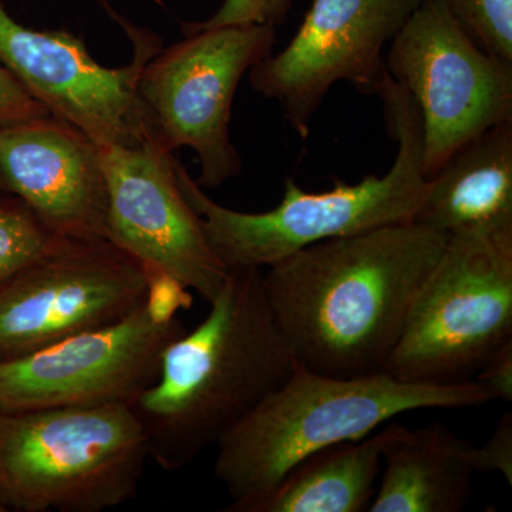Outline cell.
Wrapping results in <instances>:
<instances>
[{
	"mask_svg": "<svg viewBox=\"0 0 512 512\" xmlns=\"http://www.w3.org/2000/svg\"><path fill=\"white\" fill-rule=\"evenodd\" d=\"M447 235L416 224L328 239L262 271L296 365L335 377L386 372Z\"/></svg>",
	"mask_w": 512,
	"mask_h": 512,
	"instance_id": "cell-1",
	"label": "cell"
},
{
	"mask_svg": "<svg viewBox=\"0 0 512 512\" xmlns=\"http://www.w3.org/2000/svg\"><path fill=\"white\" fill-rule=\"evenodd\" d=\"M207 318L165 349L160 375L131 404L150 458L167 471L192 461L291 376L296 362L276 322L262 269H232Z\"/></svg>",
	"mask_w": 512,
	"mask_h": 512,
	"instance_id": "cell-2",
	"label": "cell"
},
{
	"mask_svg": "<svg viewBox=\"0 0 512 512\" xmlns=\"http://www.w3.org/2000/svg\"><path fill=\"white\" fill-rule=\"evenodd\" d=\"M490 402L476 380L421 384L386 372L335 377L296 365L278 389L218 441L214 473L232 500L225 511L247 512L306 457L365 439L399 414Z\"/></svg>",
	"mask_w": 512,
	"mask_h": 512,
	"instance_id": "cell-3",
	"label": "cell"
},
{
	"mask_svg": "<svg viewBox=\"0 0 512 512\" xmlns=\"http://www.w3.org/2000/svg\"><path fill=\"white\" fill-rule=\"evenodd\" d=\"M376 96L397 143L393 164L382 177L367 175L360 183H336L323 192L305 191L288 178L278 207L251 214L211 200L177 161L181 191L229 271L266 268L318 242L413 222L427 188L419 109L389 74Z\"/></svg>",
	"mask_w": 512,
	"mask_h": 512,
	"instance_id": "cell-4",
	"label": "cell"
},
{
	"mask_svg": "<svg viewBox=\"0 0 512 512\" xmlns=\"http://www.w3.org/2000/svg\"><path fill=\"white\" fill-rule=\"evenodd\" d=\"M150 458L128 404L0 412L5 512H103L138 494Z\"/></svg>",
	"mask_w": 512,
	"mask_h": 512,
	"instance_id": "cell-5",
	"label": "cell"
},
{
	"mask_svg": "<svg viewBox=\"0 0 512 512\" xmlns=\"http://www.w3.org/2000/svg\"><path fill=\"white\" fill-rule=\"evenodd\" d=\"M510 340L512 231L450 235L386 373L410 383L468 382Z\"/></svg>",
	"mask_w": 512,
	"mask_h": 512,
	"instance_id": "cell-6",
	"label": "cell"
},
{
	"mask_svg": "<svg viewBox=\"0 0 512 512\" xmlns=\"http://www.w3.org/2000/svg\"><path fill=\"white\" fill-rule=\"evenodd\" d=\"M146 299L123 318L32 355L0 363V412L131 406L160 375L165 349L185 332L190 289L151 269Z\"/></svg>",
	"mask_w": 512,
	"mask_h": 512,
	"instance_id": "cell-7",
	"label": "cell"
},
{
	"mask_svg": "<svg viewBox=\"0 0 512 512\" xmlns=\"http://www.w3.org/2000/svg\"><path fill=\"white\" fill-rule=\"evenodd\" d=\"M184 32L185 39L148 60L138 92L161 146L170 153L191 148L201 168L195 181L214 190L241 174L229 134L232 103L245 73L271 55L276 28L228 25Z\"/></svg>",
	"mask_w": 512,
	"mask_h": 512,
	"instance_id": "cell-8",
	"label": "cell"
},
{
	"mask_svg": "<svg viewBox=\"0 0 512 512\" xmlns=\"http://www.w3.org/2000/svg\"><path fill=\"white\" fill-rule=\"evenodd\" d=\"M384 63L419 109L427 180L468 141L512 121V64L478 45L444 0L421 2Z\"/></svg>",
	"mask_w": 512,
	"mask_h": 512,
	"instance_id": "cell-9",
	"label": "cell"
},
{
	"mask_svg": "<svg viewBox=\"0 0 512 512\" xmlns=\"http://www.w3.org/2000/svg\"><path fill=\"white\" fill-rule=\"evenodd\" d=\"M151 276L109 239L60 238L0 291V363L123 318Z\"/></svg>",
	"mask_w": 512,
	"mask_h": 512,
	"instance_id": "cell-10",
	"label": "cell"
},
{
	"mask_svg": "<svg viewBox=\"0 0 512 512\" xmlns=\"http://www.w3.org/2000/svg\"><path fill=\"white\" fill-rule=\"evenodd\" d=\"M124 28L134 43L133 60L109 69L93 59L79 37L25 28L0 5V64L52 116L97 146H138L157 140L138 82L161 43L146 30Z\"/></svg>",
	"mask_w": 512,
	"mask_h": 512,
	"instance_id": "cell-11",
	"label": "cell"
},
{
	"mask_svg": "<svg viewBox=\"0 0 512 512\" xmlns=\"http://www.w3.org/2000/svg\"><path fill=\"white\" fill-rule=\"evenodd\" d=\"M423 0H313L289 45L249 70L252 89L281 104L309 136L329 90L348 82L376 96L386 79L384 50Z\"/></svg>",
	"mask_w": 512,
	"mask_h": 512,
	"instance_id": "cell-12",
	"label": "cell"
},
{
	"mask_svg": "<svg viewBox=\"0 0 512 512\" xmlns=\"http://www.w3.org/2000/svg\"><path fill=\"white\" fill-rule=\"evenodd\" d=\"M99 148L109 195V241L211 302L229 269L181 191L173 153L158 140Z\"/></svg>",
	"mask_w": 512,
	"mask_h": 512,
	"instance_id": "cell-13",
	"label": "cell"
},
{
	"mask_svg": "<svg viewBox=\"0 0 512 512\" xmlns=\"http://www.w3.org/2000/svg\"><path fill=\"white\" fill-rule=\"evenodd\" d=\"M0 192L25 202L59 237L109 239L100 148L52 114L0 126Z\"/></svg>",
	"mask_w": 512,
	"mask_h": 512,
	"instance_id": "cell-14",
	"label": "cell"
},
{
	"mask_svg": "<svg viewBox=\"0 0 512 512\" xmlns=\"http://www.w3.org/2000/svg\"><path fill=\"white\" fill-rule=\"evenodd\" d=\"M413 222L447 237L512 231V121L458 148L427 180Z\"/></svg>",
	"mask_w": 512,
	"mask_h": 512,
	"instance_id": "cell-15",
	"label": "cell"
},
{
	"mask_svg": "<svg viewBox=\"0 0 512 512\" xmlns=\"http://www.w3.org/2000/svg\"><path fill=\"white\" fill-rule=\"evenodd\" d=\"M382 436L384 473L372 512L463 511L473 490V444L446 424L409 429L392 423Z\"/></svg>",
	"mask_w": 512,
	"mask_h": 512,
	"instance_id": "cell-16",
	"label": "cell"
},
{
	"mask_svg": "<svg viewBox=\"0 0 512 512\" xmlns=\"http://www.w3.org/2000/svg\"><path fill=\"white\" fill-rule=\"evenodd\" d=\"M382 467V436L323 448L289 471L247 512L369 510Z\"/></svg>",
	"mask_w": 512,
	"mask_h": 512,
	"instance_id": "cell-17",
	"label": "cell"
},
{
	"mask_svg": "<svg viewBox=\"0 0 512 512\" xmlns=\"http://www.w3.org/2000/svg\"><path fill=\"white\" fill-rule=\"evenodd\" d=\"M60 238L25 202L0 192V291Z\"/></svg>",
	"mask_w": 512,
	"mask_h": 512,
	"instance_id": "cell-18",
	"label": "cell"
},
{
	"mask_svg": "<svg viewBox=\"0 0 512 512\" xmlns=\"http://www.w3.org/2000/svg\"><path fill=\"white\" fill-rule=\"evenodd\" d=\"M474 40L512 64V0H444Z\"/></svg>",
	"mask_w": 512,
	"mask_h": 512,
	"instance_id": "cell-19",
	"label": "cell"
},
{
	"mask_svg": "<svg viewBox=\"0 0 512 512\" xmlns=\"http://www.w3.org/2000/svg\"><path fill=\"white\" fill-rule=\"evenodd\" d=\"M293 0H224L221 8L204 22L191 23L184 30L220 28L228 25H282Z\"/></svg>",
	"mask_w": 512,
	"mask_h": 512,
	"instance_id": "cell-20",
	"label": "cell"
},
{
	"mask_svg": "<svg viewBox=\"0 0 512 512\" xmlns=\"http://www.w3.org/2000/svg\"><path fill=\"white\" fill-rule=\"evenodd\" d=\"M471 463L476 473H500L512 484V414L504 413L483 447H473Z\"/></svg>",
	"mask_w": 512,
	"mask_h": 512,
	"instance_id": "cell-21",
	"label": "cell"
},
{
	"mask_svg": "<svg viewBox=\"0 0 512 512\" xmlns=\"http://www.w3.org/2000/svg\"><path fill=\"white\" fill-rule=\"evenodd\" d=\"M49 114V110L33 99L19 80L0 64V126Z\"/></svg>",
	"mask_w": 512,
	"mask_h": 512,
	"instance_id": "cell-22",
	"label": "cell"
},
{
	"mask_svg": "<svg viewBox=\"0 0 512 512\" xmlns=\"http://www.w3.org/2000/svg\"><path fill=\"white\" fill-rule=\"evenodd\" d=\"M474 380L487 390L491 399L512 402V340L484 363Z\"/></svg>",
	"mask_w": 512,
	"mask_h": 512,
	"instance_id": "cell-23",
	"label": "cell"
},
{
	"mask_svg": "<svg viewBox=\"0 0 512 512\" xmlns=\"http://www.w3.org/2000/svg\"><path fill=\"white\" fill-rule=\"evenodd\" d=\"M0 512H5V510H3L2 505H0Z\"/></svg>",
	"mask_w": 512,
	"mask_h": 512,
	"instance_id": "cell-24",
	"label": "cell"
}]
</instances>
